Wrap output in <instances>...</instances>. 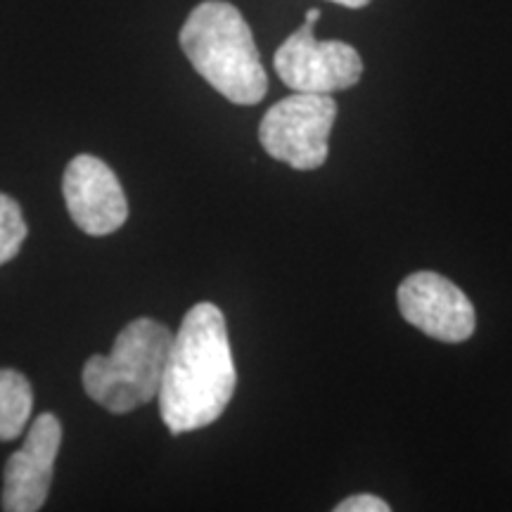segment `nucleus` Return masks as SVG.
Segmentation results:
<instances>
[{"label": "nucleus", "mask_w": 512, "mask_h": 512, "mask_svg": "<svg viewBox=\"0 0 512 512\" xmlns=\"http://www.w3.org/2000/svg\"><path fill=\"white\" fill-rule=\"evenodd\" d=\"M238 387L226 318L211 302L195 304L174 335L159 387V415L178 437L216 422Z\"/></svg>", "instance_id": "f257e3e1"}, {"label": "nucleus", "mask_w": 512, "mask_h": 512, "mask_svg": "<svg viewBox=\"0 0 512 512\" xmlns=\"http://www.w3.org/2000/svg\"><path fill=\"white\" fill-rule=\"evenodd\" d=\"M181 48L195 72L233 105H256L268 91L254 34L226 0H204L181 29Z\"/></svg>", "instance_id": "f03ea898"}, {"label": "nucleus", "mask_w": 512, "mask_h": 512, "mask_svg": "<svg viewBox=\"0 0 512 512\" xmlns=\"http://www.w3.org/2000/svg\"><path fill=\"white\" fill-rule=\"evenodd\" d=\"M174 332L155 318H136L114 339L110 356L83 366V389L110 413L124 415L159 396Z\"/></svg>", "instance_id": "7ed1b4c3"}, {"label": "nucleus", "mask_w": 512, "mask_h": 512, "mask_svg": "<svg viewBox=\"0 0 512 512\" xmlns=\"http://www.w3.org/2000/svg\"><path fill=\"white\" fill-rule=\"evenodd\" d=\"M337 119V102L328 93H292L275 102L259 124L264 150L297 171L325 164L330 131Z\"/></svg>", "instance_id": "20e7f679"}, {"label": "nucleus", "mask_w": 512, "mask_h": 512, "mask_svg": "<svg viewBox=\"0 0 512 512\" xmlns=\"http://www.w3.org/2000/svg\"><path fill=\"white\" fill-rule=\"evenodd\" d=\"M311 19L287 38L273 57L280 81L294 93H337L356 86L363 60L356 48L342 41H318Z\"/></svg>", "instance_id": "39448f33"}, {"label": "nucleus", "mask_w": 512, "mask_h": 512, "mask_svg": "<svg viewBox=\"0 0 512 512\" xmlns=\"http://www.w3.org/2000/svg\"><path fill=\"white\" fill-rule=\"evenodd\" d=\"M401 316L425 332L427 337L446 344H460L477 328L475 306L456 283L434 271L408 275L396 292Z\"/></svg>", "instance_id": "423d86ee"}, {"label": "nucleus", "mask_w": 512, "mask_h": 512, "mask_svg": "<svg viewBox=\"0 0 512 512\" xmlns=\"http://www.w3.org/2000/svg\"><path fill=\"white\" fill-rule=\"evenodd\" d=\"M62 192L69 216L93 238L117 233L128 219L126 192L117 174L98 157H74L64 171Z\"/></svg>", "instance_id": "0eeeda50"}, {"label": "nucleus", "mask_w": 512, "mask_h": 512, "mask_svg": "<svg viewBox=\"0 0 512 512\" xmlns=\"http://www.w3.org/2000/svg\"><path fill=\"white\" fill-rule=\"evenodd\" d=\"M62 444V425L53 413L31 422L27 441L12 453L3 477V510L36 512L46 503L53 482L55 458Z\"/></svg>", "instance_id": "6e6552de"}, {"label": "nucleus", "mask_w": 512, "mask_h": 512, "mask_svg": "<svg viewBox=\"0 0 512 512\" xmlns=\"http://www.w3.org/2000/svg\"><path fill=\"white\" fill-rule=\"evenodd\" d=\"M34 411V392L17 370H0V441H12L27 430Z\"/></svg>", "instance_id": "1a4fd4ad"}, {"label": "nucleus", "mask_w": 512, "mask_h": 512, "mask_svg": "<svg viewBox=\"0 0 512 512\" xmlns=\"http://www.w3.org/2000/svg\"><path fill=\"white\" fill-rule=\"evenodd\" d=\"M27 233L22 207L12 197L0 192V266L15 259L27 240Z\"/></svg>", "instance_id": "9d476101"}, {"label": "nucleus", "mask_w": 512, "mask_h": 512, "mask_svg": "<svg viewBox=\"0 0 512 512\" xmlns=\"http://www.w3.org/2000/svg\"><path fill=\"white\" fill-rule=\"evenodd\" d=\"M337 512H389V503H384L382 498H377L373 494H356L344 498L342 503L335 508Z\"/></svg>", "instance_id": "9b49d317"}, {"label": "nucleus", "mask_w": 512, "mask_h": 512, "mask_svg": "<svg viewBox=\"0 0 512 512\" xmlns=\"http://www.w3.org/2000/svg\"><path fill=\"white\" fill-rule=\"evenodd\" d=\"M332 3L344 5V8H351V10H358V8H366L370 0H332Z\"/></svg>", "instance_id": "f8f14e48"}]
</instances>
